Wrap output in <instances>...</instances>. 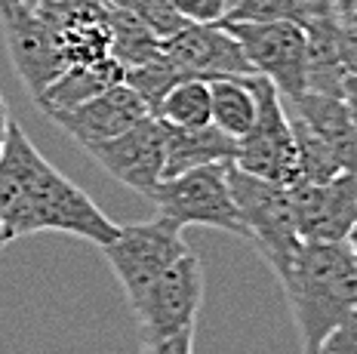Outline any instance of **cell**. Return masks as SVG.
Segmentation results:
<instances>
[{"instance_id": "6da1fadb", "label": "cell", "mask_w": 357, "mask_h": 354, "mask_svg": "<svg viewBox=\"0 0 357 354\" xmlns=\"http://www.w3.org/2000/svg\"><path fill=\"white\" fill-rule=\"evenodd\" d=\"M0 216L10 240L37 231H62L105 247L121 228L84 188L74 185L34 148L16 121L10 123V136L0 154Z\"/></svg>"}, {"instance_id": "7a4b0ae2", "label": "cell", "mask_w": 357, "mask_h": 354, "mask_svg": "<svg viewBox=\"0 0 357 354\" xmlns=\"http://www.w3.org/2000/svg\"><path fill=\"white\" fill-rule=\"evenodd\" d=\"M302 336V354H314L342 323L357 317V271L348 240H302L278 271Z\"/></svg>"}, {"instance_id": "3957f363", "label": "cell", "mask_w": 357, "mask_h": 354, "mask_svg": "<svg viewBox=\"0 0 357 354\" xmlns=\"http://www.w3.org/2000/svg\"><path fill=\"white\" fill-rule=\"evenodd\" d=\"M228 185H231V197L241 213L243 238L256 247V253L278 275L302 243L293 219L289 185L259 179V176L237 169L234 164H228Z\"/></svg>"}, {"instance_id": "277c9868", "label": "cell", "mask_w": 357, "mask_h": 354, "mask_svg": "<svg viewBox=\"0 0 357 354\" xmlns=\"http://www.w3.org/2000/svg\"><path fill=\"white\" fill-rule=\"evenodd\" d=\"M148 201H154L163 216H169L182 228L206 225L243 238L241 213L228 185V164H204L176 176H163Z\"/></svg>"}, {"instance_id": "5b68a950", "label": "cell", "mask_w": 357, "mask_h": 354, "mask_svg": "<svg viewBox=\"0 0 357 354\" xmlns=\"http://www.w3.org/2000/svg\"><path fill=\"white\" fill-rule=\"evenodd\" d=\"M105 259L121 280L126 302L139 299L178 256L188 253V243L182 238V225L169 216L148 219L136 225H121L114 240L102 247Z\"/></svg>"}, {"instance_id": "8992f818", "label": "cell", "mask_w": 357, "mask_h": 354, "mask_svg": "<svg viewBox=\"0 0 357 354\" xmlns=\"http://www.w3.org/2000/svg\"><path fill=\"white\" fill-rule=\"evenodd\" d=\"M252 93H256V123L237 139V154L231 164L243 173H252L259 179L296 182V139L293 123L284 108V95L278 86L262 75H250Z\"/></svg>"}, {"instance_id": "52a82bcc", "label": "cell", "mask_w": 357, "mask_h": 354, "mask_svg": "<svg viewBox=\"0 0 357 354\" xmlns=\"http://www.w3.org/2000/svg\"><path fill=\"white\" fill-rule=\"evenodd\" d=\"M237 38L252 75H262L289 102L308 90L305 75V28L293 19L274 22H222Z\"/></svg>"}, {"instance_id": "ba28073f", "label": "cell", "mask_w": 357, "mask_h": 354, "mask_svg": "<svg viewBox=\"0 0 357 354\" xmlns=\"http://www.w3.org/2000/svg\"><path fill=\"white\" fill-rule=\"evenodd\" d=\"M204 286L206 280L200 259L188 249L142 296L130 302L132 314L139 317V327H142V339H160L195 330L197 311L204 305Z\"/></svg>"}, {"instance_id": "9c48e42d", "label": "cell", "mask_w": 357, "mask_h": 354, "mask_svg": "<svg viewBox=\"0 0 357 354\" xmlns=\"http://www.w3.org/2000/svg\"><path fill=\"white\" fill-rule=\"evenodd\" d=\"M0 28H3L13 68L22 77L25 90L37 99L68 68L53 25L43 19L34 0H0Z\"/></svg>"}, {"instance_id": "30bf717a", "label": "cell", "mask_w": 357, "mask_h": 354, "mask_svg": "<svg viewBox=\"0 0 357 354\" xmlns=\"http://www.w3.org/2000/svg\"><path fill=\"white\" fill-rule=\"evenodd\" d=\"M84 151L102 169L139 194H151L163 179V160H167V130L154 114H145L130 130L117 132L105 142L84 145Z\"/></svg>"}, {"instance_id": "8fae6325", "label": "cell", "mask_w": 357, "mask_h": 354, "mask_svg": "<svg viewBox=\"0 0 357 354\" xmlns=\"http://www.w3.org/2000/svg\"><path fill=\"white\" fill-rule=\"evenodd\" d=\"M163 56L182 71V77H243L252 75L241 43L222 22H188L163 38Z\"/></svg>"}, {"instance_id": "7c38bea8", "label": "cell", "mask_w": 357, "mask_h": 354, "mask_svg": "<svg viewBox=\"0 0 357 354\" xmlns=\"http://www.w3.org/2000/svg\"><path fill=\"white\" fill-rule=\"evenodd\" d=\"M289 201L302 240H348L357 225V173L330 182H293Z\"/></svg>"}, {"instance_id": "4fadbf2b", "label": "cell", "mask_w": 357, "mask_h": 354, "mask_svg": "<svg viewBox=\"0 0 357 354\" xmlns=\"http://www.w3.org/2000/svg\"><path fill=\"white\" fill-rule=\"evenodd\" d=\"M145 114V102L121 80V84H111L108 90L96 93L93 99L80 102L74 108H65V111H50L47 117L59 123L77 145H93L130 130Z\"/></svg>"}, {"instance_id": "5bb4252c", "label": "cell", "mask_w": 357, "mask_h": 354, "mask_svg": "<svg viewBox=\"0 0 357 354\" xmlns=\"http://www.w3.org/2000/svg\"><path fill=\"white\" fill-rule=\"evenodd\" d=\"M293 111L326 148L336 154L339 164L348 173H357V136H354L351 111H348L342 95L305 90L299 99H293Z\"/></svg>"}, {"instance_id": "9a60e30c", "label": "cell", "mask_w": 357, "mask_h": 354, "mask_svg": "<svg viewBox=\"0 0 357 354\" xmlns=\"http://www.w3.org/2000/svg\"><path fill=\"white\" fill-rule=\"evenodd\" d=\"M163 130H167L163 176H176L204 164H231L237 154V139L222 132L215 123H206V127H163Z\"/></svg>"}, {"instance_id": "2e32d148", "label": "cell", "mask_w": 357, "mask_h": 354, "mask_svg": "<svg viewBox=\"0 0 357 354\" xmlns=\"http://www.w3.org/2000/svg\"><path fill=\"white\" fill-rule=\"evenodd\" d=\"M121 80H123V65L114 56L93 62V65H68L34 102L43 114L65 111V108H74L80 102L93 99L96 93L108 90L111 84H121Z\"/></svg>"}, {"instance_id": "e0dca14e", "label": "cell", "mask_w": 357, "mask_h": 354, "mask_svg": "<svg viewBox=\"0 0 357 354\" xmlns=\"http://www.w3.org/2000/svg\"><path fill=\"white\" fill-rule=\"evenodd\" d=\"M210 105L213 121L222 132L241 139L256 123V93H252L250 75L243 77H215L210 80Z\"/></svg>"}, {"instance_id": "ac0fdd59", "label": "cell", "mask_w": 357, "mask_h": 354, "mask_svg": "<svg viewBox=\"0 0 357 354\" xmlns=\"http://www.w3.org/2000/svg\"><path fill=\"white\" fill-rule=\"evenodd\" d=\"M102 3H105V19L111 28V56L123 65V71L163 53L160 49L163 40L145 22H139L132 13H126L123 6L111 3V0H102Z\"/></svg>"}, {"instance_id": "d6986e66", "label": "cell", "mask_w": 357, "mask_h": 354, "mask_svg": "<svg viewBox=\"0 0 357 354\" xmlns=\"http://www.w3.org/2000/svg\"><path fill=\"white\" fill-rule=\"evenodd\" d=\"M154 117L163 127H206L213 121L210 105V80L182 77L178 84L160 99Z\"/></svg>"}, {"instance_id": "ffe728a7", "label": "cell", "mask_w": 357, "mask_h": 354, "mask_svg": "<svg viewBox=\"0 0 357 354\" xmlns=\"http://www.w3.org/2000/svg\"><path fill=\"white\" fill-rule=\"evenodd\" d=\"M289 123H293V139H296V182H330L336 176L348 173L339 164L336 154L326 148L299 117L293 114Z\"/></svg>"}, {"instance_id": "44dd1931", "label": "cell", "mask_w": 357, "mask_h": 354, "mask_svg": "<svg viewBox=\"0 0 357 354\" xmlns=\"http://www.w3.org/2000/svg\"><path fill=\"white\" fill-rule=\"evenodd\" d=\"M178 80H182V71H178L163 53L154 56V59H148V62H142V65H132V68L123 71V84L145 102L148 114L158 111L160 99L173 90Z\"/></svg>"}, {"instance_id": "7402d4cb", "label": "cell", "mask_w": 357, "mask_h": 354, "mask_svg": "<svg viewBox=\"0 0 357 354\" xmlns=\"http://www.w3.org/2000/svg\"><path fill=\"white\" fill-rule=\"evenodd\" d=\"M111 3L123 6V10L132 13L139 22H145L160 40L176 34L182 25H188V19L176 10L173 0H111Z\"/></svg>"}, {"instance_id": "603a6c76", "label": "cell", "mask_w": 357, "mask_h": 354, "mask_svg": "<svg viewBox=\"0 0 357 354\" xmlns=\"http://www.w3.org/2000/svg\"><path fill=\"white\" fill-rule=\"evenodd\" d=\"M274 19H293L302 25L305 0H234V6L222 22H274Z\"/></svg>"}, {"instance_id": "cb8c5ba5", "label": "cell", "mask_w": 357, "mask_h": 354, "mask_svg": "<svg viewBox=\"0 0 357 354\" xmlns=\"http://www.w3.org/2000/svg\"><path fill=\"white\" fill-rule=\"evenodd\" d=\"M339 53L348 75H357V0L339 13Z\"/></svg>"}, {"instance_id": "d4e9b609", "label": "cell", "mask_w": 357, "mask_h": 354, "mask_svg": "<svg viewBox=\"0 0 357 354\" xmlns=\"http://www.w3.org/2000/svg\"><path fill=\"white\" fill-rule=\"evenodd\" d=\"M173 6L188 22H222L234 0H173Z\"/></svg>"}, {"instance_id": "484cf974", "label": "cell", "mask_w": 357, "mask_h": 354, "mask_svg": "<svg viewBox=\"0 0 357 354\" xmlns=\"http://www.w3.org/2000/svg\"><path fill=\"white\" fill-rule=\"evenodd\" d=\"M139 354H195V330L160 336V339H145Z\"/></svg>"}, {"instance_id": "4316f807", "label": "cell", "mask_w": 357, "mask_h": 354, "mask_svg": "<svg viewBox=\"0 0 357 354\" xmlns=\"http://www.w3.org/2000/svg\"><path fill=\"white\" fill-rule=\"evenodd\" d=\"M314 354H357V317L342 323L339 330H333Z\"/></svg>"}, {"instance_id": "83f0119b", "label": "cell", "mask_w": 357, "mask_h": 354, "mask_svg": "<svg viewBox=\"0 0 357 354\" xmlns=\"http://www.w3.org/2000/svg\"><path fill=\"white\" fill-rule=\"evenodd\" d=\"M342 99H345L348 111H351L354 136H357V75H345V84H342Z\"/></svg>"}, {"instance_id": "f1b7e54d", "label": "cell", "mask_w": 357, "mask_h": 354, "mask_svg": "<svg viewBox=\"0 0 357 354\" xmlns=\"http://www.w3.org/2000/svg\"><path fill=\"white\" fill-rule=\"evenodd\" d=\"M10 108H6V99H3V90H0V154H3V145H6V136H10Z\"/></svg>"}, {"instance_id": "f546056e", "label": "cell", "mask_w": 357, "mask_h": 354, "mask_svg": "<svg viewBox=\"0 0 357 354\" xmlns=\"http://www.w3.org/2000/svg\"><path fill=\"white\" fill-rule=\"evenodd\" d=\"M348 247H351V259H354V271H357V225L348 234Z\"/></svg>"}, {"instance_id": "4dcf8cb0", "label": "cell", "mask_w": 357, "mask_h": 354, "mask_svg": "<svg viewBox=\"0 0 357 354\" xmlns=\"http://www.w3.org/2000/svg\"><path fill=\"white\" fill-rule=\"evenodd\" d=\"M6 243H13L10 240V234H6V225H3V216H0V253H3V247Z\"/></svg>"}, {"instance_id": "1f68e13d", "label": "cell", "mask_w": 357, "mask_h": 354, "mask_svg": "<svg viewBox=\"0 0 357 354\" xmlns=\"http://www.w3.org/2000/svg\"><path fill=\"white\" fill-rule=\"evenodd\" d=\"M333 3H336V10L342 13V10H348V6H351V3H354V0H333Z\"/></svg>"}]
</instances>
